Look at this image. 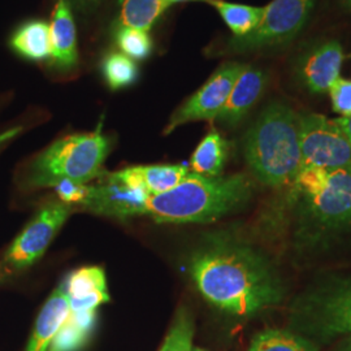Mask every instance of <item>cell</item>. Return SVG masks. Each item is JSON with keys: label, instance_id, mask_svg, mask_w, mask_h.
<instances>
[{"label": "cell", "instance_id": "1", "mask_svg": "<svg viewBox=\"0 0 351 351\" xmlns=\"http://www.w3.org/2000/svg\"><path fill=\"white\" fill-rule=\"evenodd\" d=\"M189 271L202 295L226 314L251 316L284 298V285L261 252L226 236L195 251Z\"/></svg>", "mask_w": 351, "mask_h": 351}, {"label": "cell", "instance_id": "2", "mask_svg": "<svg viewBox=\"0 0 351 351\" xmlns=\"http://www.w3.org/2000/svg\"><path fill=\"white\" fill-rule=\"evenodd\" d=\"M252 194L245 175L190 173L173 189L149 195L143 215L158 223H211L243 207Z\"/></svg>", "mask_w": 351, "mask_h": 351}, {"label": "cell", "instance_id": "3", "mask_svg": "<svg viewBox=\"0 0 351 351\" xmlns=\"http://www.w3.org/2000/svg\"><path fill=\"white\" fill-rule=\"evenodd\" d=\"M245 158L263 185L294 184L302 169L300 114L281 101L268 104L246 134Z\"/></svg>", "mask_w": 351, "mask_h": 351}, {"label": "cell", "instance_id": "4", "mask_svg": "<svg viewBox=\"0 0 351 351\" xmlns=\"http://www.w3.org/2000/svg\"><path fill=\"white\" fill-rule=\"evenodd\" d=\"M111 143L101 128L55 141L26 169L27 188H55L60 182L85 185L101 175Z\"/></svg>", "mask_w": 351, "mask_h": 351}, {"label": "cell", "instance_id": "5", "mask_svg": "<svg viewBox=\"0 0 351 351\" xmlns=\"http://www.w3.org/2000/svg\"><path fill=\"white\" fill-rule=\"evenodd\" d=\"M288 329L317 346L341 336L351 337V277L301 294L290 307Z\"/></svg>", "mask_w": 351, "mask_h": 351}, {"label": "cell", "instance_id": "6", "mask_svg": "<svg viewBox=\"0 0 351 351\" xmlns=\"http://www.w3.org/2000/svg\"><path fill=\"white\" fill-rule=\"evenodd\" d=\"M293 185L317 224L330 229L351 226V168H303Z\"/></svg>", "mask_w": 351, "mask_h": 351}, {"label": "cell", "instance_id": "7", "mask_svg": "<svg viewBox=\"0 0 351 351\" xmlns=\"http://www.w3.org/2000/svg\"><path fill=\"white\" fill-rule=\"evenodd\" d=\"M316 0H272L264 7L261 24L245 37H233L226 53H241L281 46L301 33L310 19Z\"/></svg>", "mask_w": 351, "mask_h": 351}, {"label": "cell", "instance_id": "8", "mask_svg": "<svg viewBox=\"0 0 351 351\" xmlns=\"http://www.w3.org/2000/svg\"><path fill=\"white\" fill-rule=\"evenodd\" d=\"M302 169L351 168V141L335 120L320 113L300 114Z\"/></svg>", "mask_w": 351, "mask_h": 351}, {"label": "cell", "instance_id": "9", "mask_svg": "<svg viewBox=\"0 0 351 351\" xmlns=\"http://www.w3.org/2000/svg\"><path fill=\"white\" fill-rule=\"evenodd\" d=\"M246 66L247 64L236 62L223 64L207 82L172 114L164 134H169L176 128L191 121L216 120L224 108L237 78Z\"/></svg>", "mask_w": 351, "mask_h": 351}, {"label": "cell", "instance_id": "10", "mask_svg": "<svg viewBox=\"0 0 351 351\" xmlns=\"http://www.w3.org/2000/svg\"><path fill=\"white\" fill-rule=\"evenodd\" d=\"M71 211L72 207L65 202L43 207L14 239L5 252L4 264L13 269H24L36 263L68 220Z\"/></svg>", "mask_w": 351, "mask_h": 351}, {"label": "cell", "instance_id": "11", "mask_svg": "<svg viewBox=\"0 0 351 351\" xmlns=\"http://www.w3.org/2000/svg\"><path fill=\"white\" fill-rule=\"evenodd\" d=\"M147 197L142 190L129 188L106 177L104 185L86 189V194L80 203L88 211L126 219L143 215Z\"/></svg>", "mask_w": 351, "mask_h": 351}, {"label": "cell", "instance_id": "12", "mask_svg": "<svg viewBox=\"0 0 351 351\" xmlns=\"http://www.w3.org/2000/svg\"><path fill=\"white\" fill-rule=\"evenodd\" d=\"M345 51L337 40H326L307 52L300 62L302 84L314 94H326L341 77Z\"/></svg>", "mask_w": 351, "mask_h": 351}, {"label": "cell", "instance_id": "13", "mask_svg": "<svg viewBox=\"0 0 351 351\" xmlns=\"http://www.w3.org/2000/svg\"><path fill=\"white\" fill-rule=\"evenodd\" d=\"M188 173V167L185 165L164 164L129 167L107 177L129 188L142 190L147 195H156L177 186Z\"/></svg>", "mask_w": 351, "mask_h": 351}, {"label": "cell", "instance_id": "14", "mask_svg": "<svg viewBox=\"0 0 351 351\" xmlns=\"http://www.w3.org/2000/svg\"><path fill=\"white\" fill-rule=\"evenodd\" d=\"M267 84L268 77L263 71L247 65L237 78L217 120L230 128L239 125L255 103L262 98Z\"/></svg>", "mask_w": 351, "mask_h": 351}, {"label": "cell", "instance_id": "15", "mask_svg": "<svg viewBox=\"0 0 351 351\" xmlns=\"http://www.w3.org/2000/svg\"><path fill=\"white\" fill-rule=\"evenodd\" d=\"M65 293L71 311H97L98 307L110 302L107 278L101 267H85L71 274Z\"/></svg>", "mask_w": 351, "mask_h": 351}, {"label": "cell", "instance_id": "16", "mask_svg": "<svg viewBox=\"0 0 351 351\" xmlns=\"http://www.w3.org/2000/svg\"><path fill=\"white\" fill-rule=\"evenodd\" d=\"M51 62L60 69H71L78 63L77 32L72 7L58 0L51 16Z\"/></svg>", "mask_w": 351, "mask_h": 351}, {"label": "cell", "instance_id": "17", "mask_svg": "<svg viewBox=\"0 0 351 351\" xmlns=\"http://www.w3.org/2000/svg\"><path fill=\"white\" fill-rule=\"evenodd\" d=\"M69 300L64 287L56 289L38 315L26 351H49L51 342L69 316Z\"/></svg>", "mask_w": 351, "mask_h": 351}, {"label": "cell", "instance_id": "18", "mask_svg": "<svg viewBox=\"0 0 351 351\" xmlns=\"http://www.w3.org/2000/svg\"><path fill=\"white\" fill-rule=\"evenodd\" d=\"M10 46L29 62L51 60L50 24L43 20L26 21L16 29Z\"/></svg>", "mask_w": 351, "mask_h": 351}, {"label": "cell", "instance_id": "19", "mask_svg": "<svg viewBox=\"0 0 351 351\" xmlns=\"http://www.w3.org/2000/svg\"><path fill=\"white\" fill-rule=\"evenodd\" d=\"M228 158V142L217 130H211L194 151L191 168L194 173L217 177L221 175Z\"/></svg>", "mask_w": 351, "mask_h": 351}, {"label": "cell", "instance_id": "20", "mask_svg": "<svg viewBox=\"0 0 351 351\" xmlns=\"http://www.w3.org/2000/svg\"><path fill=\"white\" fill-rule=\"evenodd\" d=\"M207 3L215 7L234 37L250 34L263 19L264 7L229 3L226 0H208Z\"/></svg>", "mask_w": 351, "mask_h": 351}, {"label": "cell", "instance_id": "21", "mask_svg": "<svg viewBox=\"0 0 351 351\" xmlns=\"http://www.w3.org/2000/svg\"><path fill=\"white\" fill-rule=\"evenodd\" d=\"M164 12L162 0H121L116 27L125 26L149 33Z\"/></svg>", "mask_w": 351, "mask_h": 351}, {"label": "cell", "instance_id": "22", "mask_svg": "<svg viewBox=\"0 0 351 351\" xmlns=\"http://www.w3.org/2000/svg\"><path fill=\"white\" fill-rule=\"evenodd\" d=\"M247 351H319V346L289 329H265L252 339Z\"/></svg>", "mask_w": 351, "mask_h": 351}, {"label": "cell", "instance_id": "23", "mask_svg": "<svg viewBox=\"0 0 351 351\" xmlns=\"http://www.w3.org/2000/svg\"><path fill=\"white\" fill-rule=\"evenodd\" d=\"M101 75L111 90L132 86L138 80V66L134 60L121 52H110L101 65Z\"/></svg>", "mask_w": 351, "mask_h": 351}, {"label": "cell", "instance_id": "24", "mask_svg": "<svg viewBox=\"0 0 351 351\" xmlns=\"http://www.w3.org/2000/svg\"><path fill=\"white\" fill-rule=\"evenodd\" d=\"M114 40L121 53L134 62L146 60L152 52V39L143 30L119 26L114 30Z\"/></svg>", "mask_w": 351, "mask_h": 351}, {"label": "cell", "instance_id": "25", "mask_svg": "<svg viewBox=\"0 0 351 351\" xmlns=\"http://www.w3.org/2000/svg\"><path fill=\"white\" fill-rule=\"evenodd\" d=\"M194 336V317L186 307L176 315L172 328L165 337L160 351H191Z\"/></svg>", "mask_w": 351, "mask_h": 351}, {"label": "cell", "instance_id": "26", "mask_svg": "<svg viewBox=\"0 0 351 351\" xmlns=\"http://www.w3.org/2000/svg\"><path fill=\"white\" fill-rule=\"evenodd\" d=\"M91 329L81 326L71 315L51 342L49 351H78L88 342Z\"/></svg>", "mask_w": 351, "mask_h": 351}, {"label": "cell", "instance_id": "27", "mask_svg": "<svg viewBox=\"0 0 351 351\" xmlns=\"http://www.w3.org/2000/svg\"><path fill=\"white\" fill-rule=\"evenodd\" d=\"M333 111L343 116L351 114V80L339 77L328 91Z\"/></svg>", "mask_w": 351, "mask_h": 351}, {"label": "cell", "instance_id": "28", "mask_svg": "<svg viewBox=\"0 0 351 351\" xmlns=\"http://www.w3.org/2000/svg\"><path fill=\"white\" fill-rule=\"evenodd\" d=\"M59 197L63 199L65 203H71V202H81L84 199L85 194H86V186L85 185H77L73 182L65 181V182H60L59 185L55 186Z\"/></svg>", "mask_w": 351, "mask_h": 351}, {"label": "cell", "instance_id": "29", "mask_svg": "<svg viewBox=\"0 0 351 351\" xmlns=\"http://www.w3.org/2000/svg\"><path fill=\"white\" fill-rule=\"evenodd\" d=\"M72 8H75L81 12H88L99 5L103 0H66Z\"/></svg>", "mask_w": 351, "mask_h": 351}, {"label": "cell", "instance_id": "30", "mask_svg": "<svg viewBox=\"0 0 351 351\" xmlns=\"http://www.w3.org/2000/svg\"><path fill=\"white\" fill-rule=\"evenodd\" d=\"M21 132H23V128H21V126H17V128H12V129H10V130L1 133V134H0V150H1L11 139L14 138L17 134H20Z\"/></svg>", "mask_w": 351, "mask_h": 351}, {"label": "cell", "instance_id": "31", "mask_svg": "<svg viewBox=\"0 0 351 351\" xmlns=\"http://www.w3.org/2000/svg\"><path fill=\"white\" fill-rule=\"evenodd\" d=\"M335 121L342 129V132L346 134V137L351 141V114L350 116L337 117V119H335Z\"/></svg>", "mask_w": 351, "mask_h": 351}, {"label": "cell", "instance_id": "32", "mask_svg": "<svg viewBox=\"0 0 351 351\" xmlns=\"http://www.w3.org/2000/svg\"><path fill=\"white\" fill-rule=\"evenodd\" d=\"M333 351H351V337H345Z\"/></svg>", "mask_w": 351, "mask_h": 351}, {"label": "cell", "instance_id": "33", "mask_svg": "<svg viewBox=\"0 0 351 351\" xmlns=\"http://www.w3.org/2000/svg\"><path fill=\"white\" fill-rule=\"evenodd\" d=\"M184 1H208V0H162V3H163V8L164 11H167L171 5H173V4H177V3H184Z\"/></svg>", "mask_w": 351, "mask_h": 351}, {"label": "cell", "instance_id": "34", "mask_svg": "<svg viewBox=\"0 0 351 351\" xmlns=\"http://www.w3.org/2000/svg\"><path fill=\"white\" fill-rule=\"evenodd\" d=\"M339 3L348 12L351 13V0H339Z\"/></svg>", "mask_w": 351, "mask_h": 351}, {"label": "cell", "instance_id": "35", "mask_svg": "<svg viewBox=\"0 0 351 351\" xmlns=\"http://www.w3.org/2000/svg\"><path fill=\"white\" fill-rule=\"evenodd\" d=\"M1 277H3V271H1V268H0V280H1Z\"/></svg>", "mask_w": 351, "mask_h": 351}, {"label": "cell", "instance_id": "36", "mask_svg": "<svg viewBox=\"0 0 351 351\" xmlns=\"http://www.w3.org/2000/svg\"><path fill=\"white\" fill-rule=\"evenodd\" d=\"M191 351H206V350H203V349H193V350Z\"/></svg>", "mask_w": 351, "mask_h": 351}]
</instances>
